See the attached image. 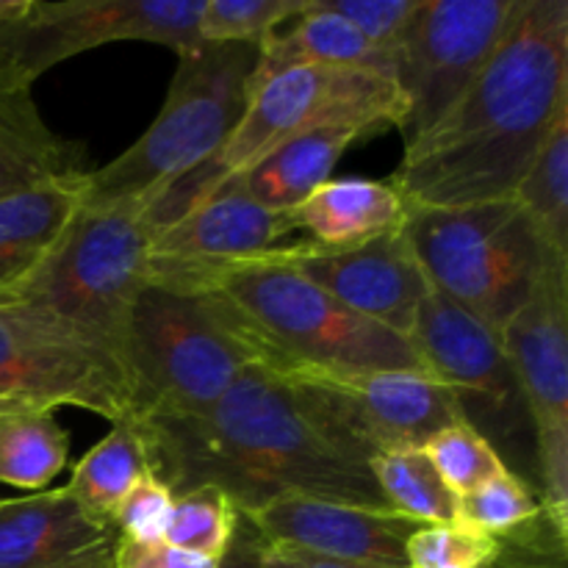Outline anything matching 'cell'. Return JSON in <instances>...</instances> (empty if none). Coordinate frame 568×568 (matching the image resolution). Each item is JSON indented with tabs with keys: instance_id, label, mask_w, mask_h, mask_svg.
Listing matches in <instances>:
<instances>
[{
	"instance_id": "1",
	"label": "cell",
	"mask_w": 568,
	"mask_h": 568,
	"mask_svg": "<svg viewBox=\"0 0 568 568\" xmlns=\"http://www.w3.org/2000/svg\"><path fill=\"white\" fill-rule=\"evenodd\" d=\"M133 422L148 447L150 471L175 497L214 486L239 514H253L283 494L392 510L372 477L369 458L297 383L272 366H247L203 414Z\"/></svg>"
},
{
	"instance_id": "2",
	"label": "cell",
	"mask_w": 568,
	"mask_h": 568,
	"mask_svg": "<svg viewBox=\"0 0 568 568\" xmlns=\"http://www.w3.org/2000/svg\"><path fill=\"white\" fill-rule=\"evenodd\" d=\"M568 111V0H519L514 20L469 92L422 142L392 183L405 209L514 197Z\"/></svg>"
},
{
	"instance_id": "3",
	"label": "cell",
	"mask_w": 568,
	"mask_h": 568,
	"mask_svg": "<svg viewBox=\"0 0 568 568\" xmlns=\"http://www.w3.org/2000/svg\"><path fill=\"white\" fill-rule=\"evenodd\" d=\"M283 247V244H281ZM281 247L211 277L197 294H214L272 369L427 372L414 344L355 314L286 264Z\"/></svg>"
},
{
	"instance_id": "4",
	"label": "cell",
	"mask_w": 568,
	"mask_h": 568,
	"mask_svg": "<svg viewBox=\"0 0 568 568\" xmlns=\"http://www.w3.org/2000/svg\"><path fill=\"white\" fill-rule=\"evenodd\" d=\"M405 103L397 81L366 70L292 67L250 92L244 114L205 164L155 194L142 209L150 239L181 220L231 181L242 178L266 153L300 133L327 125L358 128L364 136L403 125Z\"/></svg>"
},
{
	"instance_id": "5",
	"label": "cell",
	"mask_w": 568,
	"mask_h": 568,
	"mask_svg": "<svg viewBox=\"0 0 568 568\" xmlns=\"http://www.w3.org/2000/svg\"><path fill=\"white\" fill-rule=\"evenodd\" d=\"M258 48L203 42L178 55L170 92L153 125L100 170L87 172L83 209H139L205 164L225 144L250 98Z\"/></svg>"
},
{
	"instance_id": "6",
	"label": "cell",
	"mask_w": 568,
	"mask_h": 568,
	"mask_svg": "<svg viewBox=\"0 0 568 568\" xmlns=\"http://www.w3.org/2000/svg\"><path fill=\"white\" fill-rule=\"evenodd\" d=\"M125 364L136 394L133 419H148L214 408L261 355L214 294L148 283L128 322Z\"/></svg>"
},
{
	"instance_id": "7",
	"label": "cell",
	"mask_w": 568,
	"mask_h": 568,
	"mask_svg": "<svg viewBox=\"0 0 568 568\" xmlns=\"http://www.w3.org/2000/svg\"><path fill=\"white\" fill-rule=\"evenodd\" d=\"M403 233L430 288L497 336L558 258L514 197L405 209Z\"/></svg>"
},
{
	"instance_id": "8",
	"label": "cell",
	"mask_w": 568,
	"mask_h": 568,
	"mask_svg": "<svg viewBox=\"0 0 568 568\" xmlns=\"http://www.w3.org/2000/svg\"><path fill=\"white\" fill-rule=\"evenodd\" d=\"M150 242L139 209H81L59 244L3 303L42 311L125 361L128 322L148 286Z\"/></svg>"
},
{
	"instance_id": "9",
	"label": "cell",
	"mask_w": 568,
	"mask_h": 568,
	"mask_svg": "<svg viewBox=\"0 0 568 568\" xmlns=\"http://www.w3.org/2000/svg\"><path fill=\"white\" fill-rule=\"evenodd\" d=\"M203 0H0V87L31 89L42 72L109 42L200 48Z\"/></svg>"
},
{
	"instance_id": "10",
	"label": "cell",
	"mask_w": 568,
	"mask_h": 568,
	"mask_svg": "<svg viewBox=\"0 0 568 568\" xmlns=\"http://www.w3.org/2000/svg\"><path fill=\"white\" fill-rule=\"evenodd\" d=\"M92 410L133 419L128 364L75 327L20 303H0V410Z\"/></svg>"
},
{
	"instance_id": "11",
	"label": "cell",
	"mask_w": 568,
	"mask_h": 568,
	"mask_svg": "<svg viewBox=\"0 0 568 568\" xmlns=\"http://www.w3.org/2000/svg\"><path fill=\"white\" fill-rule=\"evenodd\" d=\"M519 0H422L397 50L405 150L427 136L488 64Z\"/></svg>"
},
{
	"instance_id": "12",
	"label": "cell",
	"mask_w": 568,
	"mask_h": 568,
	"mask_svg": "<svg viewBox=\"0 0 568 568\" xmlns=\"http://www.w3.org/2000/svg\"><path fill=\"white\" fill-rule=\"evenodd\" d=\"M408 342L425 369L453 394L460 419L494 447L532 430L525 397L494 331L469 311L430 288L419 305Z\"/></svg>"
},
{
	"instance_id": "13",
	"label": "cell",
	"mask_w": 568,
	"mask_h": 568,
	"mask_svg": "<svg viewBox=\"0 0 568 568\" xmlns=\"http://www.w3.org/2000/svg\"><path fill=\"white\" fill-rule=\"evenodd\" d=\"M277 372L297 383L369 464L388 449L425 447L438 430L460 422L453 394L430 372H333L305 366Z\"/></svg>"
},
{
	"instance_id": "14",
	"label": "cell",
	"mask_w": 568,
	"mask_h": 568,
	"mask_svg": "<svg viewBox=\"0 0 568 568\" xmlns=\"http://www.w3.org/2000/svg\"><path fill=\"white\" fill-rule=\"evenodd\" d=\"M288 214L255 203L236 181L159 231L150 242L148 283L200 292L211 277L281 247L292 233Z\"/></svg>"
},
{
	"instance_id": "15",
	"label": "cell",
	"mask_w": 568,
	"mask_h": 568,
	"mask_svg": "<svg viewBox=\"0 0 568 568\" xmlns=\"http://www.w3.org/2000/svg\"><path fill=\"white\" fill-rule=\"evenodd\" d=\"M281 255L349 311L405 338L430 294L403 225L353 244H283Z\"/></svg>"
},
{
	"instance_id": "16",
	"label": "cell",
	"mask_w": 568,
	"mask_h": 568,
	"mask_svg": "<svg viewBox=\"0 0 568 568\" xmlns=\"http://www.w3.org/2000/svg\"><path fill=\"white\" fill-rule=\"evenodd\" d=\"M244 516L253 521L266 547L392 568H408L405 544L419 527L392 510L358 508L305 494H283Z\"/></svg>"
},
{
	"instance_id": "17",
	"label": "cell",
	"mask_w": 568,
	"mask_h": 568,
	"mask_svg": "<svg viewBox=\"0 0 568 568\" xmlns=\"http://www.w3.org/2000/svg\"><path fill=\"white\" fill-rule=\"evenodd\" d=\"M499 344L525 397L532 436L568 430V261H549Z\"/></svg>"
},
{
	"instance_id": "18",
	"label": "cell",
	"mask_w": 568,
	"mask_h": 568,
	"mask_svg": "<svg viewBox=\"0 0 568 568\" xmlns=\"http://www.w3.org/2000/svg\"><path fill=\"white\" fill-rule=\"evenodd\" d=\"M116 538L67 488L0 499V568H114Z\"/></svg>"
},
{
	"instance_id": "19",
	"label": "cell",
	"mask_w": 568,
	"mask_h": 568,
	"mask_svg": "<svg viewBox=\"0 0 568 568\" xmlns=\"http://www.w3.org/2000/svg\"><path fill=\"white\" fill-rule=\"evenodd\" d=\"M292 67H327V70H366L394 78L397 59L361 37L347 20L322 9L311 0L308 11L292 20L286 31H277L258 48V67L250 78V92L266 78Z\"/></svg>"
},
{
	"instance_id": "20",
	"label": "cell",
	"mask_w": 568,
	"mask_h": 568,
	"mask_svg": "<svg viewBox=\"0 0 568 568\" xmlns=\"http://www.w3.org/2000/svg\"><path fill=\"white\" fill-rule=\"evenodd\" d=\"M83 172V144L59 136L42 120L31 89L0 87V194Z\"/></svg>"
},
{
	"instance_id": "21",
	"label": "cell",
	"mask_w": 568,
	"mask_h": 568,
	"mask_svg": "<svg viewBox=\"0 0 568 568\" xmlns=\"http://www.w3.org/2000/svg\"><path fill=\"white\" fill-rule=\"evenodd\" d=\"M358 139L366 136L358 128L349 125H327L300 133V136L277 144L258 164H253L242 178H236V183L255 203L288 214L316 186L331 181L333 166L338 164L344 150Z\"/></svg>"
},
{
	"instance_id": "22",
	"label": "cell",
	"mask_w": 568,
	"mask_h": 568,
	"mask_svg": "<svg viewBox=\"0 0 568 568\" xmlns=\"http://www.w3.org/2000/svg\"><path fill=\"white\" fill-rule=\"evenodd\" d=\"M288 220L294 231H308L314 244H353L403 225L405 203L392 183L331 178L288 211Z\"/></svg>"
},
{
	"instance_id": "23",
	"label": "cell",
	"mask_w": 568,
	"mask_h": 568,
	"mask_svg": "<svg viewBox=\"0 0 568 568\" xmlns=\"http://www.w3.org/2000/svg\"><path fill=\"white\" fill-rule=\"evenodd\" d=\"M144 475H150V460L142 430L133 419H122L72 466L64 488L89 514L111 525L120 503Z\"/></svg>"
},
{
	"instance_id": "24",
	"label": "cell",
	"mask_w": 568,
	"mask_h": 568,
	"mask_svg": "<svg viewBox=\"0 0 568 568\" xmlns=\"http://www.w3.org/2000/svg\"><path fill=\"white\" fill-rule=\"evenodd\" d=\"M70 458V433L53 410H0V483L44 491Z\"/></svg>"
},
{
	"instance_id": "25",
	"label": "cell",
	"mask_w": 568,
	"mask_h": 568,
	"mask_svg": "<svg viewBox=\"0 0 568 568\" xmlns=\"http://www.w3.org/2000/svg\"><path fill=\"white\" fill-rule=\"evenodd\" d=\"M369 469L394 514L416 525H447L458 516V497L442 480L425 447L388 449L372 458Z\"/></svg>"
},
{
	"instance_id": "26",
	"label": "cell",
	"mask_w": 568,
	"mask_h": 568,
	"mask_svg": "<svg viewBox=\"0 0 568 568\" xmlns=\"http://www.w3.org/2000/svg\"><path fill=\"white\" fill-rule=\"evenodd\" d=\"M514 200L530 216L547 247L568 258V111L555 120Z\"/></svg>"
},
{
	"instance_id": "27",
	"label": "cell",
	"mask_w": 568,
	"mask_h": 568,
	"mask_svg": "<svg viewBox=\"0 0 568 568\" xmlns=\"http://www.w3.org/2000/svg\"><path fill=\"white\" fill-rule=\"evenodd\" d=\"M236 521L239 508L225 491L214 486H197L175 497L164 544L200 558L220 560L231 544Z\"/></svg>"
},
{
	"instance_id": "28",
	"label": "cell",
	"mask_w": 568,
	"mask_h": 568,
	"mask_svg": "<svg viewBox=\"0 0 568 568\" xmlns=\"http://www.w3.org/2000/svg\"><path fill=\"white\" fill-rule=\"evenodd\" d=\"M311 0H203L200 37L203 42L261 44L281 31L283 22L305 14Z\"/></svg>"
},
{
	"instance_id": "29",
	"label": "cell",
	"mask_w": 568,
	"mask_h": 568,
	"mask_svg": "<svg viewBox=\"0 0 568 568\" xmlns=\"http://www.w3.org/2000/svg\"><path fill=\"white\" fill-rule=\"evenodd\" d=\"M538 510H541V497L536 486L505 469L480 483L475 491L458 497L455 521L499 538L530 521L532 516H538Z\"/></svg>"
},
{
	"instance_id": "30",
	"label": "cell",
	"mask_w": 568,
	"mask_h": 568,
	"mask_svg": "<svg viewBox=\"0 0 568 568\" xmlns=\"http://www.w3.org/2000/svg\"><path fill=\"white\" fill-rule=\"evenodd\" d=\"M425 453L430 455L433 466H436L442 480L447 483V488L455 497H464V494L475 491L488 477L508 469L503 455L497 453V447H491L464 419L453 422L449 427L438 430L425 444Z\"/></svg>"
},
{
	"instance_id": "31",
	"label": "cell",
	"mask_w": 568,
	"mask_h": 568,
	"mask_svg": "<svg viewBox=\"0 0 568 568\" xmlns=\"http://www.w3.org/2000/svg\"><path fill=\"white\" fill-rule=\"evenodd\" d=\"M497 549V538L480 530L447 521L419 525L405 544L408 568H488Z\"/></svg>"
},
{
	"instance_id": "32",
	"label": "cell",
	"mask_w": 568,
	"mask_h": 568,
	"mask_svg": "<svg viewBox=\"0 0 568 568\" xmlns=\"http://www.w3.org/2000/svg\"><path fill=\"white\" fill-rule=\"evenodd\" d=\"M488 568H568V519L544 508L497 538Z\"/></svg>"
},
{
	"instance_id": "33",
	"label": "cell",
	"mask_w": 568,
	"mask_h": 568,
	"mask_svg": "<svg viewBox=\"0 0 568 568\" xmlns=\"http://www.w3.org/2000/svg\"><path fill=\"white\" fill-rule=\"evenodd\" d=\"M322 9L347 20L361 37L397 59V50L422 0H320Z\"/></svg>"
},
{
	"instance_id": "34",
	"label": "cell",
	"mask_w": 568,
	"mask_h": 568,
	"mask_svg": "<svg viewBox=\"0 0 568 568\" xmlns=\"http://www.w3.org/2000/svg\"><path fill=\"white\" fill-rule=\"evenodd\" d=\"M172 508H175V494L170 491L164 480H159L150 471L122 499L111 525H114L116 536L125 538V541L164 544L166 530H170Z\"/></svg>"
},
{
	"instance_id": "35",
	"label": "cell",
	"mask_w": 568,
	"mask_h": 568,
	"mask_svg": "<svg viewBox=\"0 0 568 568\" xmlns=\"http://www.w3.org/2000/svg\"><path fill=\"white\" fill-rule=\"evenodd\" d=\"M114 568H220V560L200 558L170 544H133L116 538Z\"/></svg>"
},
{
	"instance_id": "36",
	"label": "cell",
	"mask_w": 568,
	"mask_h": 568,
	"mask_svg": "<svg viewBox=\"0 0 568 568\" xmlns=\"http://www.w3.org/2000/svg\"><path fill=\"white\" fill-rule=\"evenodd\" d=\"M44 255L0 231V303L20 288V283L42 264Z\"/></svg>"
},
{
	"instance_id": "37",
	"label": "cell",
	"mask_w": 568,
	"mask_h": 568,
	"mask_svg": "<svg viewBox=\"0 0 568 568\" xmlns=\"http://www.w3.org/2000/svg\"><path fill=\"white\" fill-rule=\"evenodd\" d=\"M264 538L253 527V521L239 514L236 530H233L231 544L220 558V568H264Z\"/></svg>"
},
{
	"instance_id": "38",
	"label": "cell",
	"mask_w": 568,
	"mask_h": 568,
	"mask_svg": "<svg viewBox=\"0 0 568 568\" xmlns=\"http://www.w3.org/2000/svg\"><path fill=\"white\" fill-rule=\"evenodd\" d=\"M264 568H392L375 564H353V560L320 558V555L297 552L286 547H264Z\"/></svg>"
}]
</instances>
